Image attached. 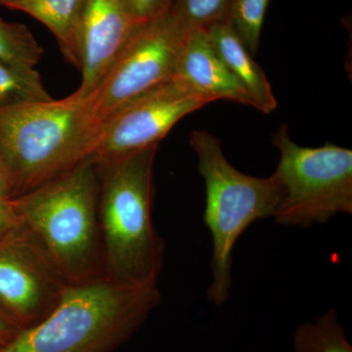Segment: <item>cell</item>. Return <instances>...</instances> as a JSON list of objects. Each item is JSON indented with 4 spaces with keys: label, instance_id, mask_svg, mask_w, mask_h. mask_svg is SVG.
Segmentation results:
<instances>
[{
    "label": "cell",
    "instance_id": "cell-15",
    "mask_svg": "<svg viewBox=\"0 0 352 352\" xmlns=\"http://www.w3.org/2000/svg\"><path fill=\"white\" fill-rule=\"evenodd\" d=\"M53 99L36 69H23L0 61V108Z\"/></svg>",
    "mask_w": 352,
    "mask_h": 352
},
{
    "label": "cell",
    "instance_id": "cell-6",
    "mask_svg": "<svg viewBox=\"0 0 352 352\" xmlns=\"http://www.w3.org/2000/svg\"><path fill=\"white\" fill-rule=\"evenodd\" d=\"M280 153L272 177L281 201L272 219L278 226L308 228L339 214H352V151L335 144L302 147L286 124L272 138Z\"/></svg>",
    "mask_w": 352,
    "mask_h": 352
},
{
    "label": "cell",
    "instance_id": "cell-1",
    "mask_svg": "<svg viewBox=\"0 0 352 352\" xmlns=\"http://www.w3.org/2000/svg\"><path fill=\"white\" fill-rule=\"evenodd\" d=\"M157 285L104 276L69 285L47 317L21 331L3 352H113L131 339L161 302Z\"/></svg>",
    "mask_w": 352,
    "mask_h": 352
},
{
    "label": "cell",
    "instance_id": "cell-14",
    "mask_svg": "<svg viewBox=\"0 0 352 352\" xmlns=\"http://www.w3.org/2000/svg\"><path fill=\"white\" fill-rule=\"evenodd\" d=\"M293 346L295 352H352L335 308L296 329Z\"/></svg>",
    "mask_w": 352,
    "mask_h": 352
},
{
    "label": "cell",
    "instance_id": "cell-17",
    "mask_svg": "<svg viewBox=\"0 0 352 352\" xmlns=\"http://www.w3.org/2000/svg\"><path fill=\"white\" fill-rule=\"evenodd\" d=\"M231 0H173L170 13L185 32L228 19Z\"/></svg>",
    "mask_w": 352,
    "mask_h": 352
},
{
    "label": "cell",
    "instance_id": "cell-10",
    "mask_svg": "<svg viewBox=\"0 0 352 352\" xmlns=\"http://www.w3.org/2000/svg\"><path fill=\"white\" fill-rule=\"evenodd\" d=\"M136 25L126 0H83L76 25L82 75L76 94L87 97L94 91Z\"/></svg>",
    "mask_w": 352,
    "mask_h": 352
},
{
    "label": "cell",
    "instance_id": "cell-2",
    "mask_svg": "<svg viewBox=\"0 0 352 352\" xmlns=\"http://www.w3.org/2000/svg\"><path fill=\"white\" fill-rule=\"evenodd\" d=\"M159 146L98 164L99 226L105 276L157 285L164 245L153 222V175Z\"/></svg>",
    "mask_w": 352,
    "mask_h": 352
},
{
    "label": "cell",
    "instance_id": "cell-22",
    "mask_svg": "<svg viewBox=\"0 0 352 352\" xmlns=\"http://www.w3.org/2000/svg\"><path fill=\"white\" fill-rule=\"evenodd\" d=\"M0 196L7 199H12L10 184H9L8 178H7L1 160H0Z\"/></svg>",
    "mask_w": 352,
    "mask_h": 352
},
{
    "label": "cell",
    "instance_id": "cell-5",
    "mask_svg": "<svg viewBox=\"0 0 352 352\" xmlns=\"http://www.w3.org/2000/svg\"><path fill=\"white\" fill-rule=\"evenodd\" d=\"M189 143L205 182L203 219L212 240V279L208 300L220 307L228 300L232 287L236 243L254 221L273 217L282 192L272 176L254 177L236 170L224 156L220 139L210 132L192 131Z\"/></svg>",
    "mask_w": 352,
    "mask_h": 352
},
{
    "label": "cell",
    "instance_id": "cell-19",
    "mask_svg": "<svg viewBox=\"0 0 352 352\" xmlns=\"http://www.w3.org/2000/svg\"><path fill=\"white\" fill-rule=\"evenodd\" d=\"M136 24L147 22L170 8L173 0H126Z\"/></svg>",
    "mask_w": 352,
    "mask_h": 352
},
{
    "label": "cell",
    "instance_id": "cell-11",
    "mask_svg": "<svg viewBox=\"0 0 352 352\" xmlns=\"http://www.w3.org/2000/svg\"><path fill=\"white\" fill-rule=\"evenodd\" d=\"M175 78L212 102L228 100L254 107L251 96L219 56L206 30L186 32Z\"/></svg>",
    "mask_w": 352,
    "mask_h": 352
},
{
    "label": "cell",
    "instance_id": "cell-13",
    "mask_svg": "<svg viewBox=\"0 0 352 352\" xmlns=\"http://www.w3.org/2000/svg\"><path fill=\"white\" fill-rule=\"evenodd\" d=\"M83 0H8L4 7L29 14L56 38L67 62L80 69L76 25Z\"/></svg>",
    "mask_w": 352,
    "mask_h": 352
},
{
    "label": "cell",
    "instance_id": "cell-24",
    "mask_svg": "<svg viewBox=\"0 0 352 352\" xmlns=\"http://www.w3.org/2000/svg\"><path fill=\"white\" fill-rule=\"evenodd\" d=\"M0 352H3V349H1V347H0Z\"/></svg>",
    "mask_w": 352,
    "mask_h": 352
},
{
    "label": "cell",
    "instance_id": "cell-9",
    "mask_svg": "<svg viewBox=\"0 0 352 352\" xmlns=\"http://www.w3.org/2000/svg\"><path fill=\"white\" fill-rule=\"evenodd\" d=\"M68 286L23 222L0 239V307L22 330L47 317Z\"/></svg>",
    "mask_w": 352,
    "mask_h": 352
},
{
    "label": "cell",
    "instance_id": "cell-20",
    "mask_svg": "<svg viewBox=\"0 0 352 352\" xmlns=\"http://www.w3.org/2000/svg\"><path fill=\"white\" fill-rule=\"evenodd\" d=\"M22 220L14 205L13 199L0 196V239L20 226Z\"/></svg>",
    "mask_w": 352,
    "mask_h": 352
},
{
    "label": "cell",
    "instance_id": "cell-16",
    "mask_svg": "<svg viewBox=\"0 0 352 352\" xmlns=\"http://www.w3.org/2000/svg\"><path fill=\"white\" fill-rule=\"evenodd\" d=\"M43 50L25 25L0 18V61L23 69H34Z\"/></svg>",
    "mask_w": 352,
    "mask_h": 352
},
{
    "label": "cell",
    "instance_id": "cell-3",
    "mask_svg": "<svg viewBox=\"0 0 352 352\" xmlns=\"http://www.w3.org/2000/svg\"><path fill=\"white\" fill-rule=\"evenodd\" d=\"M97 126L87 97L0 108V160L12 199L29 193L91 156Z\"/></svg>",
    "mask_w": 352,
    "mask_h": 352
},
{
    "label": "cell",
    "instance_id": "cell-23",
    "mask_svg": "<svg viewBox=\"0 0 352 352\" xmlns=\"http://www.w3.org/2000/svg\"><path fill=\"white\" fill-rule=\"evenodd\" d=\"M7 1H8V0H0V6H4V4H6Z\"/></svg>",
    "mask_w": 352,
    "mask_h": 352
},
{
    "label": "cell",
    "instance_id": "cell-21",
    "mask_svg": "<svg viewBox=\"0 0 352 352\" xmlns=\"http://www.w3.org/2000/svg\"><path fill=\"white\" fill-rule=\"evenodd\" d=\"M22 331L0 307V347L4 349Z\"/></svg>",
    "mask_w": 352,
    "mask_h": 352
},
{
    "label": "cell",
    "instance_id": "cell-12",
    "mask_svg": "<svg viewBox=\"0 0 352 352\" xmlns=\"http://www.w3.org/2000/svg\"><path fill=\"white\" fill-rule=\"evenodd\" d=\"M206 31L219 56L251 96L254 108L264 113L273 112L277 100L267 76L228 21L212 25Z\"/></svg>",
    "mask_w": 352,
    "mask_h": 352
},
{
    "label": "cell",
    "instance_id": "cell-8",
    "mask_svg": "<svg viewBox=\"0 0 352 352\" xmlns=\"http://www.w3.org/2000/svg\"><path fill=\"white\" fill-rule=\"evenodd\" d=\"M212 101L173 78L116 111L98 126L91 156L104 164L159 146L185 116Z\"/></svg>",
    "mask_w": 352,
    "mask_h": 352
},
{
    "label": "cell",
    "instance_id": "cell-18",
    "mask_svg": "<svg viewBox=\"0 0 352 352\" xmlns=\"http://www.w3.org/2000/svg\"><path fill=\"white\" fill-rule=\"evenodd\" d=\"M270 0H231L229 24L252 55L258 51L266 9Z\"/></svg>",
    "mask_w": 352,
    "mask_h": 352
},
{
    "label": "cell",
    "instance_id": "cell-7",
    "mask_svg": "<svg viewBox=\"0 0 352 352\" xmlns=\"http://www.w3.org/2000/svg\"><path fill=\"white\" fill-rule=\"evenodd\" d=\"M185 36L170 8L136 25L107 73L87 96L97 129L129 102L175 78Z\"/></svg>",
    "mask_w": 352,
    "mask_h": 352
},
{
    "label": "cell",
    "instance_id": "cell-4",
    "mask_svg": "<svg viewBox=\"0 0 352 352\" xmlns=\"http://www.w3.org/2000/svg\"><path fill=\"white\" fill-rule=\"evenodd\" d=\"M99 166L90 156L13 199L20 219L69 285L105 276L99 226Z\"/></svg>",
    "mask_w": 352,
    "mask_h": 352
}]
</instances>
